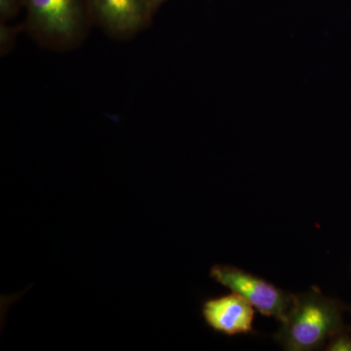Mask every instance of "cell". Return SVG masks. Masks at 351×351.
<instances>
[{
    "label": "cell",
    "mask_w": 351,
    "mask_h": 351,
    "mask_svg": "<svg viewBox=\"0 0 351 351\" xmlns=\"http://www.w3.org/2000/svg\"><path fill=\"white\" fill-rule=\"evenodd\" d=\"M10 22H0V56L5 57L12 52L18 36L25 31V24L10 25Z\"/></svg>",
    "instance_id": "6"
},
{
    "label": "cell",
    "mask_w": 351,
    "mask_h": 351,
    "mask_svg": "<svg viewBox=\"0 0 351 351\" xmlns=\"http://www.w3.org/2000/svg\"><path fill=\"white\" fill-rule=\"evenodd\" d=\"M94 25L117 40H128L151 25L147 0H88Z\"/></svg>",
    "instance_id": "4"
},
{
    "label": "cell",
    "mask_w": 351,
    "mask_h": 351,
    "mask_svg": "<svg viewBox=\"0 0 351 351\" xmlns=\"http://www.w3.org/2000/svg\"><path fill=\"white\" fill-rule=\"evenodd\" d=\"M147 1L149 7H151L152 10L154 11V13H156V11L158 10L159 7L162 5L163 3H165L167 0H147Z\"/></svg>",
    "instance_id": "9"
},
{
    "label": "cell",
    "mask_w": 351,
    "mask_h": 351,
    "mask_svg": "<svg viewBox=\"0 0 351 351\" xmlns=\"http://www.w3.org/2000/svg\"><path fill=\"white\" fill-rule=\"evenodd\" d=\"M343 309L341 302L330 299L317 289L294 295L274 338L287 350H317L343 331Z\"/></svg>",
    "instance_id": "2"
},
{
    "label": "cell",
    "mask_w": 351,
    "mask_h": 351,
    "mask_svg": "<svg viewBox=\"0 0 351 351\" xmlns=\"http://www.w3.org/2000/svg\"><path fill=\"white\" fill-rule=\"evenodd\" d=\"M25 32L46 50L82 45L94 25L88 0H25Z\"/></svg>",
    "instance_id": "1"
},
{
    "label": "cell",
    "mask_w": 351,
    "mask_h": 351,
    "mask_svg": "<svg viewBox=\"0 0 351 351\" xmlns=\"http://www.w3.org/2000/svg\"><path fill=\"white\" fill-rule=\"evenodd\" d=\"M327 350L351 351V337L343 330L339 332L329 339Z\"/></svg>",
    "instance_id": "8"
},
{
    "label": "cell",
    "mask_w": 351,
    "mask_h": 351,
    "mask_svg": "<svg viewBox=\"0 0 351 351\" xmlns=\"http://www.w3.org/2000/svg\"><path fill=\"white\" fill-rule=\"evenodd\" d=\"M24 7L25 0H0V22H11Z\"/></svg>",
    "instance_id": "7"
},
{
    "label": "cell",
    "mask_w": 351,
    "mask_h": 351,
    "mask_svg": "<svg viewBox=\"0 0 351 351\" xmlns=\"http://www.w3.org/2000/svg\"><path fill=\"white\" fill-rule=\"evenodd\" d=\"M202 315L208 326L221 334L234 336L253 332L254 306L235 293L207 300Z\"/></svg>",
    "instance_id": "5"
},
{
    "label": "cell",
    "mask_w": 351,
    "mask_h": 351,
    "mask_svg": "<svg viewBox=\"0 0 351 351\" xmlns=\"http://www.w3.org/2000/svg\"><path fill=\"white\" fill-rule=\"evenodd\" d=\"M350 311H351V309H350Z\"/></svg>",
    "instance_id": "10"
},
{
    "label": "cell",
    "mask_w": 351,
    "mask_h": 351,
    "mask_svg": "<svg viewBox=\"0 0 351 351\" xmlns=\"http://www.w3.org/2000/svg\"><path fill=\"white\" fill-rule=\"evenodd\" d=\"M210 276L217 282L241 295L265 316H272L282 322L285 319L294 295L284 292L274 284L245 272L232 265H216Z\"/></svg>",
    "instance_id": "3"
}]
</instances>
